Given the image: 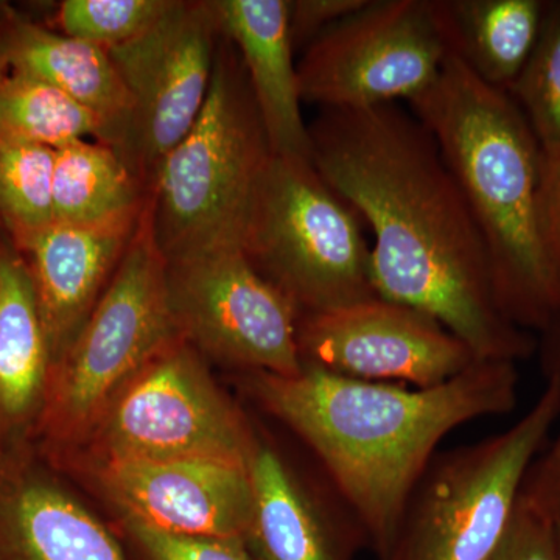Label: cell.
Listing matches in <instances>:
<instances>
[{"label":"cell","mask_w":560,"mask_h":560,"mask_svg":"<svg viewBox=\"0 0 560 560\" xmlns=\"http://www.w3.org/2000/svg\"><path fill=\"white\" fill-rule=\"evenodd\" d=\"M221 31L245 68L271 153L312 160L290 35V0H217Z\"/></svg>","instance_id":"cell-16"},{"label":"cell","mask_w":560,"mask_h":560,"mask_svg":"<svg viewBox=\"0 0 560 560\" xmlns=\"http://www.w3.org/2000/svg\"><path fill=\"white\" fill-rule=\"evenodd\" d=\"M271 154L241 57L234 46L220 49L200 116L151 184L147 223L167 264L242 249Z\"/></svg>","instance_id":"cell-4"},{"label":"cell","mask_w":560,"mask_h":560,"mask_svg":"<svg viewBox=\"0 0 560 560\" xmlns=\"http://www.w3.org/2000/svg\"><path fill=\"white\" fill-rule=\"evenodd\" d=\"M0 54L7 69L47 81L94 113L105 127L106 145L127 160L131 98L108 50L0 7Z\"/></svg>","instance_id":"cell-18"},{"label":"cell","mask_w":560,"mask_h":560,"mask_svg":"<svg viewBox=\"0 0 560 560\" xmlns=\"http://www.w3.org/2000/svg\"><path fill=\"white\" fill-rule=\"evenodd\" d=\"M55 150L0 140V223L16 248L55 223Z\"/></svg>","instance_id":"cell-23"},{"label":"cell","mask_w":560,"mask_h":560,"mask_svg":"<svg viewBox=\"0 0 560 560\" xmlns=\"http://www.w3.org/2000/svg\"><path fill=\"white\" fill-rule=\"evenodd\" d=\"M559 412L560 381L550 372L539 399L510 429L434 458L386 560L492 559Z\"/></svg>","instance_id":"cell-7"},{"label":"cell","mask_w":560,"mask_h":560,"mask_svg":"<svg viewBox=\"0 0 560 560\" xmlns=\"http://www.w3.org/2000/svg\"><path fill=\"white\" fill-rule=\"evenodd\" d=\"M490 560H560V526L521 495L506 536Z\"/></svg>","instance_id":"cell-28"},{"label":"cell","mask_w":560,"mask_h":560,"mask_svg":"<svg viewBox=\"0 0 560 560\" xmlns=\"http://www.w3.org/2000/svg\"><path fill=\"white\" fill-rule=\"evenodd\" d=\"M179 337L168 301L167 260L143 213L90 318L51 368L33 430L50 451L79 448L121 388Z\"/></svg>","instance_id":"cell-5"},{"label":"cell","mask_w":560,"mask_h":560,"mask_svg":"<svg viewBox=\"0 0 560 560\" xmlns=\"http://www.w3.org/2000/svg\"><path fill=\"white\" fill-rule=\"evenodd\" d=\"M253 514L243 544L254 560H353L368 547L349 510L326 504L271 444L257 441L248 464Z\"/></svg>","instance_id":"cell-14"},{"label":"cell","mask_w":560,"mask_h":560,"mask_svg":"<svg viewBox=\"0 0 560 560\" xmlns=\"http://www.w3.org/2000/svg\"><path fill=\"white\" fill-rule=\"evenodd\" d=\"M120 517L173 536L242 539L253 514L249 467L223 459L84 464Z\"/></svg>","instance_id":"cell-13"},{"label":"cell","mask_w":560,"mask_h":560,"mask_svg":"<svg viewBox=\"0 0 560 560\" xmlns=\"http://www.w3.org/2000/svg\"><path fill=\"white\" fill-rule=\"evenodd\" d=\"M510 95L541 151H560V0L545 5L539 38Z\"/></svg>","instance_id":"cell-24"},{"label":"cell","mask_w":560,"mask_h":560,"mask_svg":"<svg viewBox=\"0 0 560 560\" xmlns=\"http://www.w3.org/2000/svg\"><path fill=\"white\" fill-rule=\"evenodd\" d=\"M0 559L131 560L79 500L21 460L0 463Z\"/></svg>","instance_id":"cell-17"},{"label":"cell","mask_w":560,"mask_h":560,"mask_svg":"<svg viewBox=\"0 0 560 560\" xmlns=\"http://www.w3.org/2000/svg\"><path fill=\"white\" fill-rule=\"evenodd\" d=\"M167 287L179 335L195 349L246 372L293 377L304 370L300 312L242 249L172 261Z\"/></svg>","instance_id":"cell-10"},{"label":"cell","mask_w":560,"mask_h":560,"mask_svg":"<svg viewBox=\"0 0 560 560\" xmlns=\"http://www.w3.org/2000/svg\"><path fill=\"white\" fill-rule=\"evenodd\" d=\"M221 38L215 2L175 0L149 31L108 50L131 98L127 161L149 195L162 160L201 114Z\"/></svg>","instance_id":"cell-11"},{"label":"cell","mask_w":560,"mask_h":560,"mask_svg":"<svg viewBox=\"0 0 560 560\" xmlns=\"http://www.w3.org/2000/svg\"><path fill=\"white\" fill-rule=\"evenodd\" d=\"M368 0H294L290 2L293 47L311 46L323 33L366 5Z\"/></svg>","instance_id":"cell-30"},{"label":"cell","mask_w":560,"mask_h":560,"mask_svg":"<svg viewBox=\"0 0 560 560\" xmlns=\"http://www.w3.org/2000/svg\"><path fill=\"white\" fill-rule=\"evenodd\" d=\"M539 223L541 246L558 298V320L548 331L560 335V151H541Z\"/></svg>","instance_id":"cell-29"},{"label":"cell","mask_w":560,"mask_h":560,"mask_svg":"<svg viewBox=\"0 0 560 560\" xmlns=\"http://www.w3.org/2000/svg\"><path fill=\"white\" fill-rule=\"evenodd\" d=\"M298 346L302 366L412 388L442 385L480 361L436 319L381 296L301 315Z\"/></svg>","instance_id":"cell-12"},{"label":"cell","mask_w":560,"mask_h":560,"mask_svg":"<svg viewBox=\"0 0 560 560\" xmlns=\"http://www.w3.org/2000/svg\"><path fill=\"white\" fill-rule=\"evenodd\" d=\"M149 191L127 160L98 140L55 150L54 210L57 223L109 226L139 221Z\"/></svg>","instance_id":"cell-21"},{"label":"cell","mask_w":560,"mask_h":560,"mask_svg":"<svg viewBox=\"0 0 560 560\" xmlns=\"http://www.w3.org/2000/svg\"><path fill=\"white\" fill-rule=\"evenodd\" d=\"M120 528L139 560H254L242 539L173 536L127 517Z\"/></svg>","instance_id":"cell-26"},{"label":"cell","mask_w":560,"mask_h":560,"mask_svg":"<svg viewBox=\"0 0 560 560\" xmlns=\"http://www.w3.org/2000/svg\"><path fill=\"white\" fill-rule=\"evenodd\" d=\"M140 220L109 226H75L55 221L18 248L27 260L35 283L51 368L90 318L124 259Z\"/></svg>","instance_id":"cell-15"},{"label":"cell","mask_w":560,"mask_h":560,"mask_svg":"<svg viewBox=\"0 0 560 560\" xmlns=\"http://www.w3.org/2000/svg\"><path fill=\"white\" fill-rule=\"evenodd\" d=\"M7 70L5 61H3L2 54H0V75Z\"/></svg>","instance_id":"cell-31"},{"label":"cell","mask_w":560,"mask_h":560,"mask_svg":"<svg viewBox=\"0 0 560 560\" xmlns=\"http://www.w3.org/2000/svg\"><path fill=\"white\" fill-rule=\"evenodd\" d=\"M175 0H65L58 7L61 33L110 50L149 31Z\"/></svg>","instance_id":"cell-25"},{"label":"cell","mask_w":560,"mask_h":560,"mask_svg":"<svg viewBox=\"0 0 560 560\" xmlns=\"http://www.w3.org/2000/svg\"><path fill=\"white\" fill-rule=\"evenodd\" d=\"M257 441L198 350L179 337L121 388L79 448L86 451L84 464L223 459L248 466Z\"/></svg>","instance_id":"cell-8"},{"label":"cell","mask_w":560,"mask_h":560,"mask_svg":"<svg viewBox=\"0 0 560 560\" xmlns=\"http://www.w3.org/2000/svg\"><path fill=\"white\" fill-rule=\"evenodd\" d=\"M360 217L312 160L271 154L250 202L242 250L301 315L377 298Z\"/></svg>","instance_id":"cell-6"},{"label":"cell","mask_w":560,"mask_h":560,"mask_svg":"<svg viewBox=\"0 0 560 560\" xmlns=\"http://www.w3.org/2000/svg\"><path fill=\"white\" fill-rule=\"evenodd\" d=\"M448 54L431 0H368L305 47L301 98L323 109L408 103L438 79Z\"/></svg>","instance_id":"cell-9"},{"label":"cell","mask_w":560,"mask_h":560,"mask_svg":"<svg viewBox=\"0 0 560 560\" xmlns=\"http://www.w3.org/2000/svg\"><path fill=\"white\" fill-rule=\"evenodd\" d=\"M442 35L489 86L508 92L539 38L544 0H431Z\"/></svg>","instance_id":"cell-20"},{"label":"cell","mask_w":560,"mask_h":560,"mask_svg":"<svg viewBox=\"0 0 560 560\" xmlns=\"http://www.w3.org/2000/svg\"><path fill=\"white\" fill-rule=\"evenodd\" d=\"M0 560H2V559H0Z\"/></svg>","instance_id":"cell-33"},{"label":"cell","mask_w":560,"mask_h":560,"mask_svg":"<svg viewBox=\"0 0 560 560\" xmlns=\"http://www.w3.org/2000/svg\"><path fill=\"white\" fill-rule=\"evenodd\" d=\"M545 335L548 337L550 372L558 374L560 381V335L555 331ZM555 429L558 430L550 444L545 445L526 475L522 499L560 526V412Z\"/></svg>","instance_id":"cell-27"},{"label":"cell","mask_w":560,"mask_h":560,"mask_svg":"<svg viewBox=\"0 0 560 560\" xmlns=\"http://www.w3.org/2000/svg\"><path fill=\"white\" fill-rule=\"evenodd\" d=\"M408 105L469 206L501 311L521 329L547 334L558 320V298L540 238L541 147L522 110L452 51Z\"/></svg>","instance_id":"cell-3"},{"label":"cell","mask_w":560,"mask_h":560,"mask_svg":"<svg viewBox=\"0 0 560 560\" xmlns=\"http://www.w3.org/2000/svg\"><path fill=\"white\" fill-rule=\"evenodd\" d=\"M0 434H2V430H0Z\"/></svg>","instance_id":"cell-32"},{"label":"cell","mask_w":560,"mask_h":560,"mask_svg":"<svg viewBox=\"0 0 560 560\" xmlns=\"http://www.w3.org/2000/svg\"><path fill=\"white\" fill-rule=\"evenodd\" d=\"M0 140L58 150L80 140L106 143L101 119L47 81L7 69L0 75Z\"/></svg>","instance_id":"cell-22"},{"label":"cell","mask_w":560,"mask_h":560,"mask_svg":"<svg viewBox=\"0 0 560 560\" xmlns=\"http://www.w3.org/2000/svg\"><path fill=\"white\" fill-rule=\"evenodd\" d=\"M245 388L315 453L368 547L386 560L441 442L471 420L514 410L518 372L508 361H477L442 385L408 388L304 366L293 377L246 372Z\"/></svg>","instance_id":"cell-2"},{"label":"cell","mask_w":560,"mask_h":560,"mask_svg":"<svg viewBox=\"0 0 560 560\" xmlns=\"http://www.w3.org/2000/svg\"><path fill=\"white\" fill-rule=\"evenodd\" d=\"M312 162L370 224L377 296L436 319L480 361L536 349L497 301L485 243L440 147L397 103L324 109L308 127Z\"/></svg>","instance_id":"cell-1"},{"label":"cell","mask_w":560,"mask_h":560,"mask_svg":"<svg viewBox=\"0 0 560 560\" xmlns=\"http://www.w3.org/2000/svg\"><path fill=\"white\" fill-rule=\"evenodd\" d=\"M51 353L31 268L0 235V430L35 429L46 397Z\"/></svg>","instance_id":"cell-19"}]
</instances>
